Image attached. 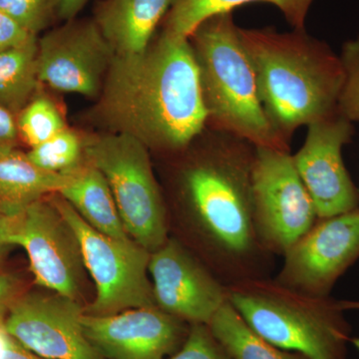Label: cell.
I'll use <instances>...</instances> for the list:
<instances>
[{
	"instance_id": "obj_1",
	"label": "cell",
	"mask_w": 359,
	"mask_h": 359,
	"mask_svg": "<svg viewBox=\"0 0 359 359\" xmlns=\"http://www.w3.org/2000/svg\"><path fill=\"white\" fill-rule=\"evenodd\" d=\"M255 146L212 130L177 174L182 219L195 255L224 285L269 278L273 257L259 244L252 211Z\"/></svg>"
},
{
	"instance_id": "obj_2",
	"label": "cell",
	"mask_w": 359,
	"mask_h": 359,
	"mask_svg": "<svg viewBox=\"0 0 359 359\" xmlns=\"http://www.w3.org/2000/svg\"><path fill=\"white\" fill-rule=\"evenodd\" d=\"M97 110L114 133L149 150H185L208 122L190 40L162 30L141 53L113 56Z\"/></svg>"
},
{
	"instance_id": "obj_3",
	"label": "cell",
	"mask_w": 359,
	"mask_h": 359,
	"mask_svg": "<svg viewBox=\"0 0 359 359\" xmlns=\"http://www.w3.org/2000/svg\"><path fill=\"white\" fill-rule=\"evenodd\" d=\"M269 124L289 144L302 125L334 114L344 82L340 56L306 30L238 27Z\"/></svg>"
},
{
	"instance_id": "obj_4",
	"label": "cell",
	"mask_w": 359,
	"mask_h": 359,
	"mask_svg": "<svg viewBox=\"0 0 359 359\" xmlns=\"http://www.w3.org/2000/svg\"><path fill=\"white\" fill-rule=\"evenodd\" d=\"M189 40L199 69L207 127L255 147L290 152L289 144L276 133L264 113L233 11L207 18Z\"/></svg>"
},
{
	"instance_id": "obj_5",
	"label": "cell",
	"mask_w": 359,
	"mask_h": 359,
	"mask_svg": "<svg viewBox=\"0 0 359 359\" xmlns=\"http://www.w3.org/2000/svg\"><path fill=\"white\" fill-rule=\"evenodd\" d=\"M226 299L269 344L308 359H347L351 327L342 302L283 287L269 278L226 285Z\"/></svg>"
},
{
	"instance_id": "obj_6",
	"label": "cell",
	"mask_w": 359,
	"mask_h": 359,
	"mask_svg": "<svg viewBox=\"0 0 359 359\" xmlns=\"http://www.w3.org/2000/svg\"><path fill=\"white\" fill-rule=\"evenodd\" d=\"M84 156L105 177L129 237L150 252L162 247L170 238L169 219L149 149L113 133L85 142Z\"/></svg>"
},
{
	"instance_id": "obj_7",
	"label": "cell",
	"mask_w": 359,
	"mask_h": 359,
	"mask_svg": "<svg viewBox=\"0 0 359 359\" xmlns=\"http://www.w3.org/2000/svg\"><path fill=\"white\" fill-rule=\"evenodd\" d=\"M76 238L83 266L93 278L96 297L88 314L107 316L156 308L148 278L151 252L133 240H118L90 226L61 196L51 201Z\"/></svg>"
},
{
	"instance_id": "obj_8",
	"label": "cell",
	"mask_w": 359,
	"mask_h": 359,
	"mask_svg": "<svg viewBox=\"0 0 359 359\" xmlns=\"http://www.w3.org/2000/svg\"><path fill=\"white\" fill-rule=\"evenodd\" d=\"M252 211L257 240L273 257H283L318 221L290 152L255 147Z\"/></svg>"
},
{
	"instance_id": "obj_9",
	"label": "cell",
	"mask_w": 359,
	"mask_h": 359,
	"mask_svg": "<svg viewBox=\"0 0 359 359\" xmlns=\"http://www.w3.org/2000/svg\"><path fill=\"white\" fill-rule=\"evenodd\" d=\"M0 244L25 250L40 287L76 299L84 266L81 252L74 233L52 202L40 199L18 211L0 212Z\"/></svg>"
},
{
	"instance_id": "obj_10",
	"label": "cell",
	"mask_w": 359,
	"mask_h": 359,
	"mask_svg": "<svg viewBox=\"0 0 359 359\" xmlns=\"http://www.w3.org/2000/svg\"><path fill=\"white\" fill-rule=\"evenodd\" d=\"M283 257L276 283L311 297H330L340 276L359 259V208L318 219Z\"/></svg>"
},
{
	"instance_id": "obj_11",
	"label": "cell",
	"mask_w": 359,
	"mask_h": 359,
	"mask_svg": "<svg viewBox=\"0 0 359 359\" xmlns=\"http://www.w3.org/2000/svg\"><path fill=\"white\" fill-rule=\"evenodd\" d=\"M308 127L304 146L292 159L318 219L358 209L359 190L342 158L354 135L353 123L337 110Z\"/></svg>"
},
{
	"instance_id": "obj_12",
	"label": "cell",
	"mask_w": 359,
	"mask_h": 359,
	"mask_svg": "<svg viewBox=\"0 0 359 359\" xmlns=\"http://www.w3.org/2000/svg\"><path fill=\"white\" fill-rule=\"evenodd\" d=\"M113 56L93 18L65 21L39 39V82L58 91L98 96Z\"/></svg>"
},
{
	"instance_id": "obj_13",
	"label": "cell",
	"mask_w": 359,
	"mask_h": 359,
	"mask_svg": "<svg viewBox=\"0 0 359 359\" xmlns=\"http://www.w3.org/2000/svg\"><path fill=\"white\" fill-rule=\"evenodd\" d=\"M76 299L54 292L18 297L4 325L20 346L46 359H103L85 335Z\"/></svg>"
},
{
	"instance_id": "obj_14",
	"label": "cell",
	"mask_w": 359,
	"mask_h": 359,
	"mask_svg": "<svg viewBox=\"0 0 359 359\" xmlns=\"http://www.w3.org/2000/svg\"><path fill=\"white\" fill-rule=\"evenodd\" d=\"M148 271L157 308L190 325H209L228 301L226 285L177 238L151 252Z\"/></svg>"
},
{
	"instance_id": "obj_15",
	"label": "cell",
	"mask_w": 359,
	"mask_h": 359,
	"mask_svg": "<svg viewBox=\"0 0 359 359\" xmlns=\"http://www.w3.org/2000/svg\"><path fill=\"white\" fill-rule=\"evenodd\" d=\"M184 323L157 306L82 316L90 344L107 359H165L188 334Z\"/></svg>"
},
{
	"instance_id": "obj_16",
	"label": "cell",
	"mask_w": 359,
	"mask_h": 359,
	"mask_svg": "<svg viewBox=\"0 0 359 359\" xmlns=\"http://www.w3.org/2000/svg\"><path fill=\"white\" fill-rule=\"evenodd\" d=\"M173 0H101L93 20L114 55L145 50Z\"/></svg>"
},
{
	"instance_id": "obj_17",
	"label": "cell",
	"mask_w": 359,
	"mask_h": 359,
	"mask_svg": "<svg viewBox=\"0 0 359 359\" xmlns=\"http://www.w3.org/2000/svg\"><path fill=\"white\" fill-rule=\"evenodd\" d=\"M57 194L99 233L118 240H132L105 177L93 165L87 162L71 172L67 183Z\"/></svg>"
},
{
	"instance_id": "obj_18",
	"label": "cell",
	"mask_w": 359,
	"mask_h": 359,
	"mask_svg": "<svg viewBox=\"0 0 359 359\" xmlns=\"http://www.w3.org/2000/svg\"><path fill=\"white\" fill-rule=\"evenodd\" d=\"M69 174L44 171L27 154L7 151L0 154V212L18 211L49 193H58Z\"/></svg>"
},
{
	"instance_id": "obj_19",
	"label": "cell",
	"mask_w": 359,
	"mask_h": 359,
	"mask_svg": "<svg viewBox=\"0 0 359 359\" xmlns=\"http://www.w3.org/2000/svg\"><path fill=\"white\" fill-rule=\"evenodd\" d=\"M257 1L278 7L294 29L302 30L313 0H173L163 20V30L189 39L203 21L215 14L233 11L238 6Z\"/></svg>"
},
{
	"instance_id": "obj_20",
	"label": "cell",
	"mask_w": 359,
	"mask_h": 359,
	"mask_svg": "<svg viewBox=\"0 0 359 359\" xmlns=\"http://www.w3.org/2000/svg\"><path fill=\"white\" fill-rule=\"evenodd\" d=\"M208 327L231 359H308L301 353L278 348L259 337L228 301Z\"/></svg>"
},
{
	"instance_id": "obj_21",
	"label": "cell",
	"mask_w": 359,
	"mask_h": 359,
	"mask_svg": "<svg viewBox=\"0 0 359 359\" xmlns=\"http://www.w3.org/2000/svg\"><path fill=\"white\" fill-rule=\"evenodd\" d=\"M39 39L0 53V106L20 112L39 83Z\"/></svg>"
},
{
	"instance_id": "obj_22",
	"label": "cell",
	"mask_w": 359,
	"mask_h": 359,
	"mask_svg": "<svg viewBox=\"0 0 359 359\" xmlns=\"http://www.w3.org/2000/svg\"><path fill=\"white\" fill-rule=\"evenodd\" d=\"M28 158L44 171L69 174L81 166L84 143L79 135L65 128L48 141L32 148Z\"/></svg>"
},
{
	"instance_id": "obj_23",
	"label": "cell",
	"mask_w": 359,
	"mask_h": 359,
	"mask_svg": "<svg viewBox=\"0 0 359 359\" xmlns=\"http://www.w3.org/2000/svg\"><path fill=\"white\" fill-rule=\"evenodd\" d=\"M16 120L20 136L32 148L67 128L57 106L44 96L30 100Z\"/></svg>"
},
{
	"instance_id": "obj_24",
	"label": "cell",
	"mask_w": 359,
	"mask_h": 359,
	"mask_svg": "<svg viewBox=\"0 0 359 359\" xmlns=\"http://www.w3.org/2000/svg\"><path fill=\"white\" fill-rule=\"evenodd\" d=\"M0 11L37 35L57 15V0H0Z\"/></svg>"
},
{
	"instance_id": "obj_25",
	"label": "cell",
	"mask_w": 359,
	"mask_h": 359,
	"mask_svg": "<svg viewBox=\"0 0 359 359\" xmlns=\"http://www.w3.org/2000/svg\"><path fill=\"white\" fill-rule=\"evenodd\" d=\"M344 82L339 101V111L351 122H359V35L344 44L340 53Z\"/></svg>"
},
{
	"instance_id": "obj_26",
	"label": "cell",
	"mask_w": 359,
	"mask_h": 359,
	"mask_svg": "<svg viewBox=\"0 0 359 359\" xmlns=\"http://www.w3.org/2000/svg\"><path fill=\"white\" fill-rule=\"evenodd\" d=\"M168 359H231L207 325H191L183 346Z\"/></svg>"
},
{
	"instance_id": "obj_27",
	"label": "cell",
	"mask_w": 359,
	"mask_h": 359,
	"mask_svg": "<svg viewBox=\"0 0 359 359\" xmlns=\"http://www.w3.org/2000/svg\"><path fill=\"white\" fill-rule=\"evenodd\" d=\"M35 39H37V35L27 32L13 18L0 11V53L28 43Z\"/></svg>"
},
{
	"instance_id": "obj_28",
	"label": "cell",
	"mask_w": 359,
	"mask_h": 359,
	"mask_svg": "<svg viewBox=\"0 0 359 359\" xmlns=\"http://www.w3.org/2000/svg\"><path fill=\"white\" fill-rule=\"evenodd\" d=\"M20 132L14 113L0 106V154L15 149Z\"/></svg>"
},
{
	"instance_id": "obj_29",
	"label": "cell",
	"mask_w": 359,
	"mask_h": 359,
	"mask_svg": "<svg viewBox=\"0 0 359 359\" xmlns=\"http://www.w3.org/2000/svg\"><path fill=\"white\" fill-rule=\"evenodd\" d=\"M18 280L13 276L0 273V311L9 308L15 301L18 294Z\"/></svg>"
},
{
	"instance_id": "obj_30",
	"label": "cell",
	"mask_w": 359,
	"mask_h": 359,
	"mask_svg": "<svg viewBox=\"0 0 359 359\" xmlns=\"http://www.w3.org/2000/svg\"><path fill=\"white\" fill-rule=\"evenodd\" d=\"M89 0H57L58 18L69 21L76 18Z\"/></svg>"
},
{
	"instance_id": "obj_31",
	"label": "cell",
	"mask_w": 359,
	"mask_h": 359,
	"mask_svg": "<svg viewBox=\"0 0 359 359\" xmlns=\"http://www.w3.org/2000/svg\"><path fill=\"white\" fill-rule=\"evenodd\" d=\"M4 359H46L32 353L14 340Z\"/></svg>"
},
{
	"instance_id": "obj_32",
	"label": "cell",
	"mask_w": 359,
	"mask_h": 359,
	"mask_svg": "<svg viewBox=\"0 0 359 359\" xmlns=\"http://www.w3.org/2000/svg\"><path fill=\"white\" fill-rule=\"evenodd\" d=\"M14 339L7 332L4 321L0 320V359L6 358L7 351L13 346Z\"/></svg>"
},
{
	"instance_id": "obj_33",
	"label": "cell",
	"mask_w": 359,
	"mask_h": 359,
	"mask_svg": "<svg viewBox=\"0 0 359 359\" xmlns=\"http://www.w3.org/2000/svg\"><path fill=\"white\" fill-rule=\"evenodd\" d=\"M344 306L346 309H359V302H344Z\"/></svg>"
},
{
	"instance_id": "obj_34",
	"label": "cell",
	"mask_w": 359,
	"mask_h": 359,
	"mask_svg": "<svg viewBox=\"0 0 359 359\" xmlns=\"http://www.w3.org/2000/svg\"><path fill=\"white\" fill-rule=\"evenodd\" d=\"M351 341L353 342L354 347L359 351V337H355V339H351Z\"/></svg>"
},
{
	"instance_id": "obj_35",
	"label": "cell",
	"mask_w": 359,
	"mask_h": 359,
	"mask_svg": "<svg viewBox=\"0 0 359 359\" xmlns=\"http://www.w3.org/2000/svg\"><path fill=\"white\" fill-rule=\"evenodd\" d=\"M4 245L0 244V261H1L2 252H4Z\"/></svg>"
}]
</instances>
